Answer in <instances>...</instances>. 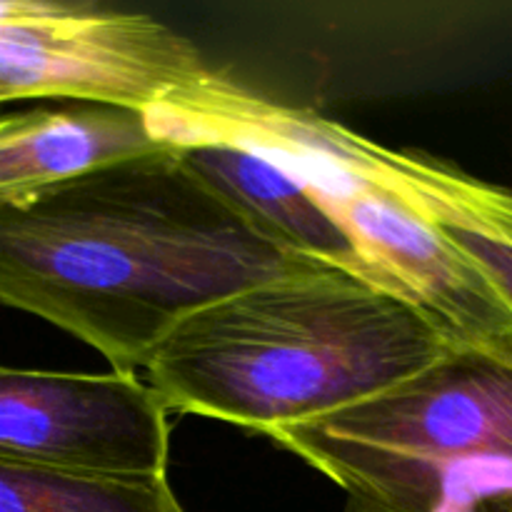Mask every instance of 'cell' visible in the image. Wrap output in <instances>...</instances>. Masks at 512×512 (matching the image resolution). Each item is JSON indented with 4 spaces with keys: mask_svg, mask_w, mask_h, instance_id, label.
Instances as JSON below:
<instances>
[{
    "mask_svg": "<svg viewBox=\"0 0 512 512\" xmlns=\"http://www.w3.org/2000/svg\"><path fill=\"white\" fill-rule=\"evenodd\" d=\"M330 265L285 248L180 160L178 148L118 160L0 210V305L143 373L195 310Z\"/></svg>",
    "mask_w": 512,
    "mask_h": 512,
    "instance_id": "cell-1",
    "label": "cell"
},
{
    "mask_svg": "<svg viewBox=\"0 0 512 512\" xmlns=\"http://www.w3.org/2000/svg\"><path fill=\"white\" fill-rule=\"evenodd\" d=\"M453 350L410 303L323 268L195 310L143 373L168 410L268 435L373 398Z\"/></svg>",
    "mask_w": 512,
    "mask_h": 512,
    "instance_id": "cell-2",
    "label": "cell"
},
{
    "mask_svg": "<svg viewBox=\"0 0 512 512\" xmlns=\"http://www.w3.org/2000/svg\"><path fill=\"white\" fill-rule=\"evenodd\" d=\"M145 115L163 145L228 140L273 160L345 230L380 290L413 305L455 350L512 365L508 295L448 235L345 163L323 115L273 103L218 70Z\"/></svg>",
    "mask_w": 512,
    "mask_h": 512,
    "instance_id": "cell-3",
    "label": "cell"
},
{
    "mask_svg": "<svg viewBox=\"0 0 512 512\" xmlns=\"http://www.w3.org/2000/svg\"><path fill=\"white\" fill-rule=\"evenodd\" d=\"M268 438L393 512H473L512 490V365L453 350L393 388Z\"/></svg>",
    "mask_w": 512,
    "mask_h": 512,
    "instance_id": "cell-4",
    "label": "cell"
},
{
    "mask_svg": "<svg viewBox=\"0 0 512 512\" xmlns=\"http://www.w3.org/2000/svg\"><path fill=\"white\" fill-rule=\"evenodd\" d=\"M210 73L193 40L148 13L58 0L50 13L0 25V105L105 103L148 113Z\"/></svg>",
    "mask_w": 512,
    "mask_h": 512,
    "instance_id": "cell-5",
    "label": "cell"
},
{
    "mask_svg": "<svg viewBox=\"0 0 512 512\" xmlns=\"http://www.w3.org/2000/svg\"><path fill=\"white\" fill-rule=\"evenodd\" d=\"M168 413L138 375L0 365V463L168 478Z\"/></svg>",
    "mask_w": 512,
    "mask_h": 512,
    "instance_id": "cell-6",
    "label": "cell"
},
{
    "mask_svg": "<svg viewBox=\"0 0 512 512\" xmlns=\"http://www.w3.org/2000/svg\"><path fill=\"white\" fill-rule=\"evenodd\" d=\"M333 148L478 260L512 303V190L418 150H390L330 120Z\"/></svg>",
    "mask_w": 512,
    "mask_h": 512,
    "instance_id": "cell-7",
    "label": "cell"
},
{
    "mask_svg": "<svg viewBox=\"0 0 512 512\" xmlns=\"http://www.w3.org/2000/svg\"><path fill=\"white\" fill-rule=\"evenodd\" d=\"M143 110L43 103L0 113V210L88 170L165 150Z\"/></svg>",
    "mask_w": 512,
    "mask_h": 512,
    "instance_id": "cell-8",
    "label": "cell"
},
{
    "mask_svg": "<svg viewBox=\"0 0 512 512\" xmlns=\"http://www.w3.org/2000/svg\"><path fill=\"white\" fill-rule=\"evenodd\" d=\"M178 153L198 178L273 233L285 248L375 285L368 263L345 230L273 160L228 140H193L178 145Z\"/></svg>",
    "mask_w": 512,
    "mask_h": 512,
    "instance_id": "cell-9",
    "label": "cell"
},
{
    "mask_svg": "<svg viewBox=\"0 0 512 512\" xmlns=\"http://www.w3.org/2000/svg\"><path fill=\"white\" fill-rule=\"evenodd\" d=\"M0 512H185L168 478H108L0 463Z\"/></svg>",
    "mask_w": 512,
    "mask_h": 512,
    "instance_id": "cell-10",
    "label": "cell"
},
{
    "mask_svg": "<svg viewBox=\"0 0 512 512\" xmlns=\"http://www.w3.org/2000/svg\"><path fill=\"white\" fill-rule=\"evenodd\" d=\"M58 0H0V25L38 18L50 13Z\"/></svg>",
    "mask_w": 512,
    "mask_h": 512,
    "instance_id": "cell-11",
    "label": "cell"
},
{
    "mask_svg": "<svg viewBox=\"0 0 512 512\" xmlns=\"http://www.w3.org/2000/svg\"><path fill=\"white\" fill-rule=\"evenodd\" d=\"M473 512H512V490H508V493L488 495V498H483L475 505Z\"/></svg>",
    "mask_w": 512,
    "mask_h": 512,
    "instance_id": "cell-12",
    "label": "cell"
},
{
    "mask_svg": "<svg viewBox=\"0 0 512 512\" xmlns=\"http://www.w3.org/2000/svg\"><path fill=\"white\" fill-rule=\"evenodd\" d=\"M345 512H393V510H385V508H380V505H373V503H365V500L350 498L348 510H345Z\"/></svg>",
    "mask_w": 512,
    "mask_h": 512,
    "instance_id": "cell-13",
    "label": "cell"
}]
</instances>
